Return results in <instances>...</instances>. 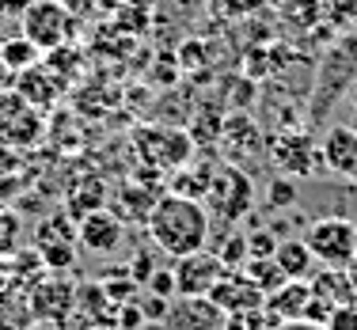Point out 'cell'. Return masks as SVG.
I'll return each mask as SVG.
<instances>
[{"label":"cell","instance_id":"6da1fadb","mask_svg":"<svg viewBox=\"0 0 357 330\" xmlns=\"http://www.w3.org/2000/svg\"><path fill=\"white\" fill-rule=\"evenodd\" d=\"M144 228H149L152 247L172 262L194 255V251H206L213 239V217H209L206 201L183 198V194H160Z\"/></svg>","mask_w":357,"mask_h":330},{"label":"cell","instance_id":"7a4b0ae2","mask_svg":"<svg viewBox=\"0 0 357 330\" xmlns=\"http://www.w3.org/2000/svg\"><path fill=\"white\" fill-rule=\"evenodd\" d=\"M202 201L213 220H220L225 228H236L255 209V182L240 164H220L213 167V179H209V190Z\"/></svg>","mask_w":357,"mask_h":330},{"label":"cell","instance_id":"3957f363","mask_svg":"<svg viewBox=\"0 0 357 330\" xmlns=\"http://www.w3.org/2000/svg\"><path fill=\"white\" fill-rule=\"evenodd\" d=\"M304 243L312 247L319 266H335L346 269L357 255V224L350 217H319L308 224Z\"/></svg>","mask_w":357,"mask_h":330},{"label":"cell","instance_id":"277c9868","mask_svg":"<svg viewBox=\"0 0 357 330\" xmlns=\"http://www.w3.org/2000/svg\"><path fill=\"white\" fill-rule=\"evenodd\" d=\"M133 148L144 159V167L178 171L194 156V137L183 129H167V125H144V129L133 133Z\"/></svg>","mask_w":357,"mask_h":330},{"label":"cell","instance_id":"5b68a950","mask_svg":"<svg viewBox=\"0 0 357 330\" xmlns=\"http://www.w3.org/2000/svg\"><path fill=\"white\" fill-rule=\"evenodd\" d=\"M73 31H76V15L57 0H31L27 12H23V35L35 42L42 54L69 46Z\"/></svg>","mask_w":357,"mask_h":330},{"label":"cell","instance_id":"8992f818","mask_svg":"<svg viewBox=\"0 0 357 330\" xmlns=\"http://www.w3.org/2000/svg\"><path fill=\"white\" fill-rule=\"evenodd\" d=\"M38 133H42L38 110L15 88L0 91V141L12 145V148H23V145H35Z\"/></svg>","mask_w":357,"mask_h":330},{"label":"cell","instance_id":"52a82bcc","mask_svg":"<svg viewBox=\"0 0 357 330\" xmlns=\"http://www.w3.org/2000/svg\"><path fill=\"white\" fill-rule=\"evenodd\" d=\"M175 292L178 296H209V289L220 281L225 274V262H220L213 251H194V255L175 258Z\"/></svg>","mask_w":357,"mask_h":330},{"label":"cell","instance_id":"ba28073f","mask_svg":"<svg viewBox=\"0 0 357 330\" xmlns=\"http://www.w3.org/2000/svg\"><path fill=\"white\" fill-rule=\"evenodd\" d=\"M126 239V220L110 209H91L76 224V243L91 255H114Z\"/></svg>","mask_w":357,"mask_h":330},{"label":"cell","instance_id":"9c48e42d","mask_svg":"<svg viewBox=\"0 0 357 330\" xmlns=\"http://www.w3.org/2000/svg\"><path fill=\"white\" fill-rule=\"evenodd\" d=\"M164 330H225V311L209 296H175L167 304Z\"/></svg>","mask_w":357,"mask_h":330},{"label":"cell","instance_id":"30bf717a","mask_svg":"<svg viewBox=\"0 0 357 330\" xmlns=\"http://www.w3.org/2000/svg\"><path fill=\"white\" fill-rule=\"evenodd\" d=\"M270 159L289 175H316L323 156L312 133H278L270 141Z\"/></svg>","mask_w":357,"mask_h":330},{"label":"cell","instance_id":"8fae6325","mask_svg":"<svg viewBox=\"0 0 357 330\" xmlns=\"http://www.w3.org/2000/svg\"><path fill=\"white\" fill-rule=\"evenodd\" d=\"M209 300H213L225 315H232V311L262 308V304H266V292H262L259 285L243 274V269H225V274H220V281L209 289Z\"/></svg>","mask_w":357,"mask_h":330},{"label":"cell","instance_id":"7c38bea8","mask_svg":"<svg viewBox=\"0 0 357 330\" xmlns=\"http://www.w3.org/2000/svg\"><path fill=\"white\" fill-rule=\"evenodd\" d=\"M38 255L50 269L73 266L76 243H73V228H65V220H46V224H38Z\"/></svg>","mask_w":357,"mask_h":330},{"label":"cell","instance_id":"4fadbf2b","mask_svg":"<svg viewBox=\"0 0 357 330\" xmlns=\"http://www.w3.org/2000/svg\"><path fill=\"white\" fill-rule=\"evenodd\" d=\"M12 88L20 91V95L27 99L35 110H46L50 103H57V95H61V80H57V76L50 72L42 61L31 65V69H23L20 76H15Z\"/></svg>","mask_w":357,"mask_h":330},{"label":"cell","instance_id":"5bb4252c","mask_svg":"<svg viewBox=\"0 0 357 330\" xmlns=\"http://www.w3.org/2000/svg\"><path fill=\"white\" fill-rule=\"evenodd\" d=\"M319 156H323V167L346 175L357 164V129L354 125H335V129H327L319 141Z\"/></svg>","mask_w":357,"mask_h":330},{"label":"cell","instance_id":"9a60e30c","mask_svg":"<svg viewBox=\"0 0 357 330\" xmlns=\"http://www.w3.org/2000/svg\"><path fill=\"white\" fill-rule=\"evenodd\" d=\"M274 258H278V266H282V274L289 281H308L319 266L316 255H312V247L304 243V235H285V239H278Z\"/></svg>","mask_w":357,"mask_h":330},{"label":"cell","instance_id":"2e32d148","mask_svg":"<svg viewBox=\"0 0 357 330\" xmlns=\"http://www.w3.org/2000/svg\"><path fill=\"white\" fill-rule=\"evenodd\" d=\"M266 311L270 315H278L285 323V319H308L312 311V285L308 281H285L282 289H274L266 296Z\"/></svg>","mask_w":357,"mask_h":330},{"label":"cell","instance_id":"e0dca14e","mask_svg":"<svg viewBox=\"0 0 357 330\" xmlns=\"http://www.w3.org/2000/svg\"><path fill=\"white\" fill-rule=\"evenodd\" d=\"M73 304H76V292L69 289V285L65 281H46V285H38V292H35V315L38 319H61V315L73 311Z\"/></svg>","mask_w":357,"mask_h":330},{"label":"cell","instance_id":"ac0fdd59","mask_svg":"<svg viewBox=\"0 0 357 330\" xmlns=\"http://www.w3.org/2000/svg\"><path fill=\"white\" fill-rule=\"evenodd\" d=\"M209 179H213V167L209 164H183L178 171H172V194H183V198H206Z\"/></svg>","mask_w":357,"mask_h":330},{"label":"cell","instance_id":"d6986e66","mask_svg":"<svg viewBox=\"0 0 357 330\" xmlns=\"http://www.w3.org/2000/svg\"><path fill=\"white\" fill-rule=\"evenodd\" d=\"M240 269H243V274H248L251 281L259 285V289L266 292V296L274 292V289H282V285L289 281V277L282 274V266H278V258H274V255H251Z\"/></svg>","mask_w":357,"mask_h":330},{"label":"cell","instance_id":"ffe728a7","mask_svg":"<svg viewBox=\"0 0 357 330\" xmlns=\"http://www.w3.org/2000/svg\"><path fill=\"white\" fill-rule=\"evenodd\" d=\"M213 255L225 262V269H240L243 262L251 258V247H248V232H236V228H225V235L213 243Z\"/></svg>","mask_w":357,"mask_h":330},{"label":"cell","instance_id":"44dd1931","mask_svg":"<svg viewBox=\"0 0 357 330\" xmlns=\"http://www.w3.org/2000/svg\"><path fill=\"white\" fill-rule=\"evenodd\" d=\"M0 54H4L8 69H12L15 76H20L23 69H31V65H38L42 49L31 42L27 35H15V38H0Z\"/></svg>","mask_w":357,"mask_h":330},{"label":"cell","instance_id":"7402d4cb","mask_svg":"<svg viewBox=\"0 0 357 330\" xmlns=\"http://www.w3.org/2000/svg\"><path fill=\"white\" fill-rule=\"evenodd\" d=\"M225 141H228V148L240 145V156H243V152L251 156V152L262 148V137H259V129H255V122H251V118H243V114L225 118Z\"/></svg>","mask_w":357,"mask_h":330},{"label":"cell","instance_id":"603a6c76","mask_svg":"<svg viewBox=\"0 0 357 330\" xmlns=\"http://www.w3.org/2000/svg\"><path fill=\"white\" fill-rule=\"evenodd\" d=\"M282 319L270 315L266 304L262 308H248V311H232V315H225V330H274Z\"/></svg>","mask_w":357,"mask_h":330},{"label":"cell","instance_id":"cb8c5ba5","mask_svg":"<svg viewBox=\"0 0 357 330\" xmlns=\"http://www.w3.org/2000/svg\"><path fill=\"white\" fill-rule=\"evenodd\" d=\"M323 8H327V19L335 27H354L357 23V0H323Z\"/></svg>","mask_w":357,"mask_h":330},{"label":"cell","instance_id":"d4e9b609","mask_svg":"<svg viewBox=\"0 0 357 330\" xmlns=\"http://www.w3.org/2000/svg\"><path fill=\"white\" fill-rule=\"evenodd\" d=\"M323 327H327V330H357V300L331 308V315L323 319Z\"/></svg>","mask_w":357,"mask_h":330},{"label":"cell","instance_id":"484cf974","mask_svg":"<svg viewBox=\"0 0 357 330\" xmlns=\"http://www.w3.org/2000/svg\"><path fill=\"white\" fill-rule=\"evenodd\" d=\"M293 201H296L293 179H274V182H270V190H266V205L270 209H289Z\"/></svg>","mask_w":357,"mask_h":330},{"label":"cell","instance_id":"4316f807","mask_svg":"<svg viewBox=\"0 0 357 330\" xmlns=\"http://www.w3.org/2000/svg\"><path fill=\"white\" fill-rule=\"evenodd\" d=\"M149 292H156V296H167V300H175V269H156V274L149 277V285H144Z\"/></svg>","mask_w":357,"mask_h":330},{"label":"cell","instance_id":"83f0119b","mask_svg":"<svg viewBox=\"0 0 357 330\" xmlns=\"http://www.w3.org/2000/svg\"><path fill=\"white\" fill-rule=\"evenodd\" d=\"M167 304H172L167 296H156V292H149V296L141 300V315L149 319V323H164V315H167Z\"/></svg>","mask_w":357,"mask_h":330},{"label":"cell","instance_id":"f1b7e54d","mask_svg":"<svg viewBox=\"0 0 357 330\" xmlns=\"http://www.w3.org/2000/svg\"><path fill=\"white\" fill-rule=\"evenodd\" d=\"M156 269H160V266L152 262V255H149V251H141V255L130 262V274H133V281H137V285H149V277L156 274Z\"/></svg>","mask_w":357,"mask_h":330},{"label":"cell","instance_id":"f546056e","mask_svg":"<svg viewBox=\"0 0 357 330\" xmlns=\"http://www.w3.org/2000/svg\"><path fill=\"white\" fill-rule=\"evenodd\" d=\"M248 247H251V255H274L278 235L274 232H248Z\"/></svg>","mask_w":357,"mask_h":330},{"label":"cell","instance_id":"4dcf8cb0","mask_svg":"<svg viewBox=\"0 0 357 330\" xmlns=\"http://www.w3.org/2000/svg\"><path fill=\"white\" fill-rule=\"evenodd\" d=\"M262 4H266V0H220L225 15H255Z\"/></svg>","mask_w":357,"mask_h":330},{"label":"cell","instance_id":"1f68e13d","mask_svg":"<svg viewBox=\"0 0 357 330\" xmlns=\"http://www.w3.org/2000/svg\"><path fill=\"white\" fill-rule=\"evenodd\" d=\"M274 330H327V327L312 323V319H285V323H278Z\"/></svg>","mask_w":357,"mask_h":330},{"label":"cell","instance_id":"d6a6232c","mask_svg":"<svg viewBox=\"0 0 357 330\" xmlns=\"http://www.w3.org/2000/svg\"><path fill=\"white\" fill-rule=\"evenodd\" d=\"M57 4H61V8H69V12L76 15V19H80V15L91 8V0H57Z\"/></svg>","mask_w":357,"mask_h":330},{"label":"cell","instance_id":"836d02e7","mask_svg":"<svg viewBox=\"0 0 357 330\" xmlns=\"http://www.w3.org/2000/svg\"><path fill=\"white\" fill-rule=\"evenodd\" d=\"M15 84V72L8 69V61H4V54H0V91H8Z\"/></svg>","mask_w":357,"mask_h":330},{"label":"cell","instance_id":"e575fe53","mask_svg":"<svg viewBox=\"0 0 357 330\" xmlns=\"http://www.w3.org/2000/svg\"><path fill=\"white\" fill-rule=\"evenodd\" d=\"M346 110H350V125L357 129V88L350 91V103H346Z\"/></svg>","mask_w":357,"mask_h":330},{"label":"cell","instance_id":"d590c367","mask_svg":"<svg viewBox=\"0 0 357 330\" xmlns=\"http://www.w3.org/2000/svg\"><path fill=\"white\" fill-rule=\"evenodd\" d=\"M346 277H350V285H354V292H357V255H354L350 266H346Z\"/></svg>","mask_w":357,"mask_h":330},{"label":"cell","instance_id":"8d00e7d4","mask_svg":"<svg viewBox=\"0 0 357 330\" xmlns=\"http://www.w3.org/2000/svg\"><path fill=\"white\" fill-rule=\"evenodd\" d=\"M346 179H350V182H354V186H357V164H354V167H350V171H346Z\"/></svg>","mask_w":357,"mask_h":330},{"label":"cell","instance_id":"74e56055","mask_svg":"<svg viewBox=\"0 0 357 330\" xmlns=\"http://www.w3.org/2000/svg\"><path fill=\"white\" fill-rule=\"evenodd\" d=\"M42 330H54V327H42Z\"/></svg>","mask_w":357,"mask_h":330}]
</instances>
